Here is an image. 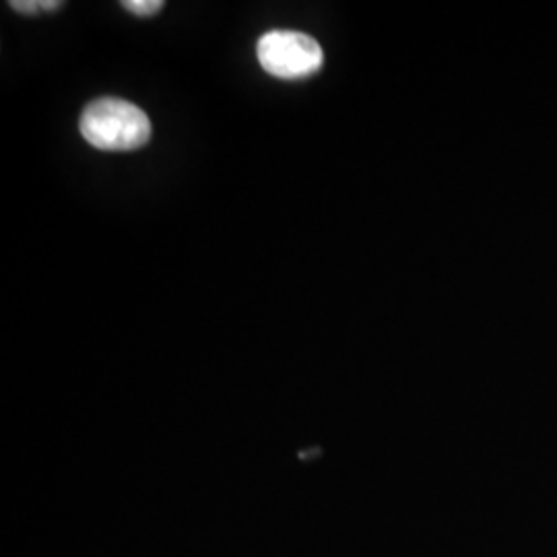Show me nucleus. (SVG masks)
<instances>
[{
  "label": "nucleus",
  "mask_w": 557,
  "mask_h": 557,
  "mask_svg": "<svg viewBox=\"0 0 557 557\" xmlns=\"http://www.w3.org/2000/svg\"><path fill=\"white\" fill-rule=\"evenodd\" d=\"M81 135L100 151H137L151 139V120L120 98L91 101L81 114Z\"/></svg>",
  "instance_id": "f257e3e1"
},
{
  "label": "nucleus",
  "mask_w": 557,
  "mask_h": 557,
  "mask_svg": "<svg viewBox=\"0 0 557 557\" xmlns=\"http://www.w3.org/2000/svg\"><path fill=\"white\" fill-rule=\"evenodd\" d=\"M260 66L277 79L298 81L317 75L324 64L319 41L294 29H273L257 44Z\"/></svg>",
  "instance_id": "f03ea898"
},
{
  "label": "nucleus",
  "mask_w": 557,
  "mask_h": 557,
  "mask_svg": "<svg viewBox=\"0 0 557 557\" xmlns=\"http://www.w3.org/2000/svg\"><path fill=\"white\" fill-rule=\"evenodd\" d=\"M62 7V2L57 0H11V9L23 15H38L44 11H57Z\"/></svg>",
  "instance_id": "7ed1b4c3"
},
{
  "label": "nucleus",
  "mask_w": 557,
  "mask_h": 557,
  "mask_svg": "<svg viewBox=\"0 0 557 557\" xmlns=\"http://www.w3.org/2000/svg\"><path fill=\"white\" fill-rule=\"evenodd\" d=\"M122 7L137 17H151V15L160 13L163 2L161 0H126V2H122Z\"/></svg>",
  "instance_id": "20e7f679"
}]
</instances>
